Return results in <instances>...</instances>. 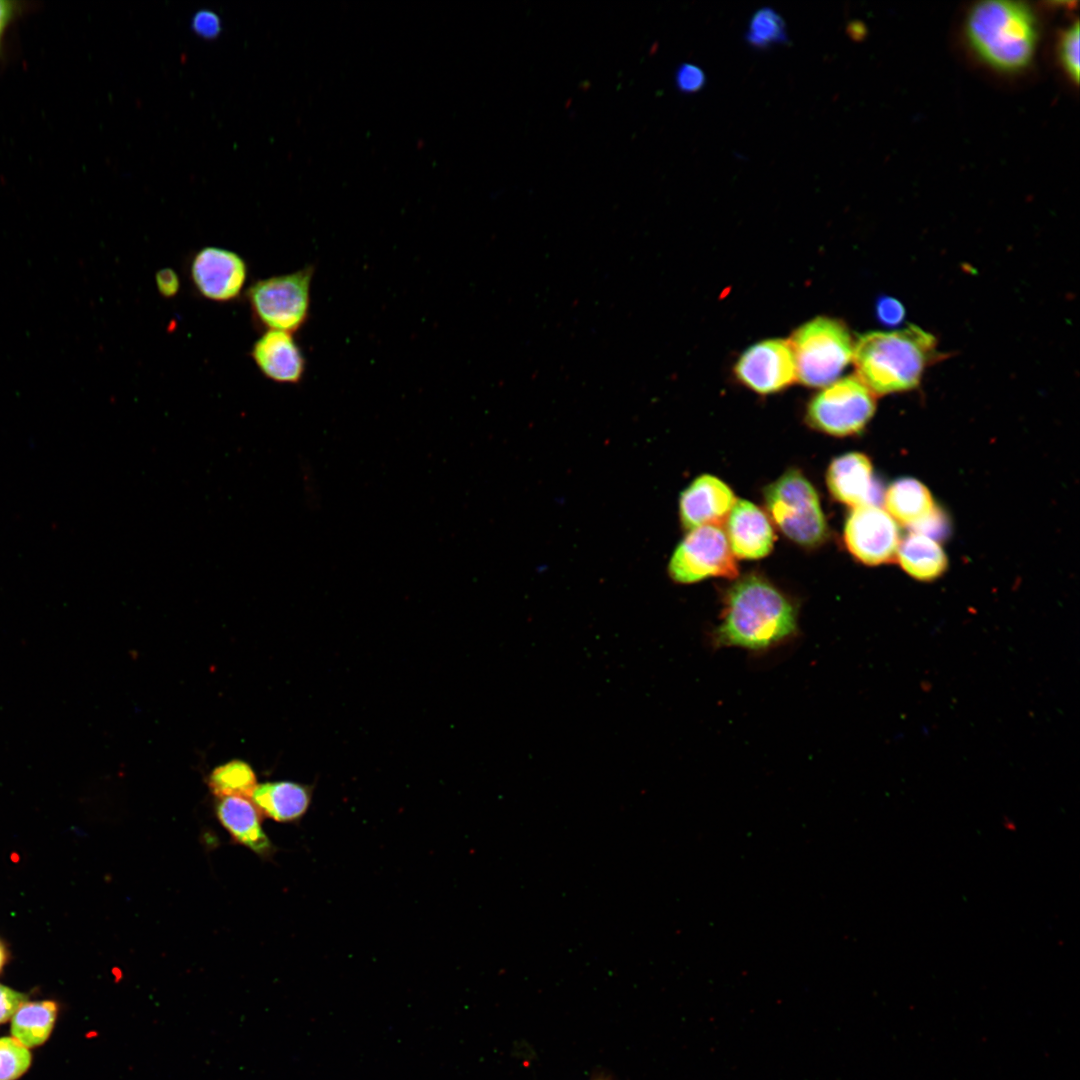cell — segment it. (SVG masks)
Masks as SVG:
<instances>
[{"label": "cell", "instance_id": "cell-1", "mask_svg": "<svg viewBox=\"0 0 1080 1080\" xmlns=\"http://www.w3.org/2000/svg\"><path fill=\"white\" fill-rule=\"evenodd\" d=\"M796 632L793 602L767 579L750 574L727 590L721 622L711 640L716 648L761 651L791 639Z\"/></svg>", "mask_w": 1080, "mask_h": 1080}, {"label": "cell", "instance_id": "cell-2", "mask_svg": "<svg viewBox=\"0 0 1080 1080\" xmlns=\"http://www.w3.org/2000/svg\"><path fill=\"white\" fill-rule=\"evenodd\" d=\"M936 353V339L919 327L869 332L854 345L857 377L875 395L915 388Z\"/></svg>", "mask_w": 1080, "mask_h": 1080}, {"label": "cell", "instance_id": "cell-3", "mask_svg": "<svg viewBox=\"0 0 1080 1080\" xmlns=\"http://www.w3.org/2000/svg\"><path fill=\"white\" fill-rule=\"evenodd\" d=\"M965 27L977 55L992 67L1013 72L1031 62L1037 43V22L1024 3L977 2L968 12Z\"/></svg>", "mask_w": 1080, "mask_h": 1080}, {"label": "cell", "instance_id": "cell-4", "mask_svg": "<svg viewBox=\"0 0 1080 1080\" xmlns=\"http://www.w3.org/2000/svg\"><path fill=\"white\" fill-rule=\"evenodd\" d=\"M789 343L797 379L809 387H825L836 381L853 358L854 345L847 327L828 317L804 323Z\"/></svg>", "mask_w": 1080, "mask_h": 1080}, {"label": "cell", "instance_id": "cell-5", "mask_svg": "<svg viewBox=\"0 0 1080 1080\" xmlns=\"http://www.w3.org/2000/svg\"><path fill=\"white\" fill-rule=\"evenodd\" d=\"M764 497L771 519L793 542L815 547L825 540L827 524L818 495L800 471H786L765 489Z\"/></svg>", "mask_w": 1080, "mask_h": 1080}, {"label": "cell", "instance_id": "cell-6", "mask_svg": "<svg viewBox=\"0 0 1080 1080\" xmlns=\"http://www.w3.org/2000/svg\"><path fill=\"white\" fill-rule=\"evenodd\" d=\"M314 267L254 282L246 297L256 322L266 330L295 333L308 321Z\"/></svg>", "mask_w": 1080, "mask_h": 1080}, {"label": "cell", "instance_id": "cell-7", "mask_svg": "<svg viewBox=\"0 0 1080 1080\" xmlns=\"http://www.w3.org/2000/svg\"><path fill=\"white\" fill-rule=\"evenodd\" d=\"M876 409L875 394L857 376L837 379L817 393L807 407V422L834 436L860 432Z\"/></svg>", "mask_w": 1080, "mask_h": 1080}, {"label": "cell", "instance_id": "cell-8", "mask_svg": "<svg viewBox=\"0 0 1080 1080\" xmlns=\"http://www.w3.org/2000/svg\"><path fill=\"white\" fill-rule=\"evenodd\" d=\"M671 578L690 584L709 577L735 578L738 567L726 534L719 526L692 529L675 549L669 562Z\"/></svg>", "mask_w": 1080, "mask_h": 1080}, {"label": "cell", "instance_id": "cell-9", "mask_svg": "<svg viewBox=\"0 0 1080 1080\" xmlns=\"http://www.w3.org/2000/svg\"><path fill=\"white\" fill-rule=\"evenodd\" d=\"M844 541L849 552L867 565L887 563L896 557L900 534L895 520L879 505L855 507L847 517Z\"/></svg>", "mask_w": 1080, "mask_h": 1080}, {"label": "cell", "instance_id": "cell-10", "mask_svg": "<svg viewBox=\"0 0 1080 1080\" xmlns=\"http://www.w3.org/2000/svg\"><path fill=\"white\" fill-rule=\"evenodd\" d=\"M734 374L739 382L760 394L785 389L797 379L789 341L767 339L751 345L738 358Z\"/></svg>", "mask_w": 1080, "mask_h": 1080}, {"label": "cell", "instance_id": "cell-11", "mask_svg": "<svg viewBox=\"0 0 1080 1080\" xmlns=\"http://www.w3.org/2000/svg\"><path fill=\"white\" fill-rule=\"evenodd\" d=\"M248 268L236 252L220 247L198 250L190 263L193 286L204 298L216 302L236 299L245 286Z\"/></svg>", "mask_w": 1080, "mask_h": 1080}, {"label": "cell", "instance_id": "cell-12", "mask_svg": "<svg viewBox=\"0 0 1080 1080\" xmlns=\"http://www.w3.org/2000/svg\"><path fill=\"white\" fill-rule=\"evenodd\" d=\"M732 490L719 478L701 475L680 497V518L686 529L720 526L736 503Z\"/></svg>", "mask_w": 1080, "mask_h": 1080}, {"label": "cell", "instance_id": "cell-13", "mask_svg": "<svg viewBox=\"0 0 1080 1080\" xmlns=\"http://www.w3.org/2000/svg\"><path fill=\"white\" fill-rule=\"evenodd\" d=\"M250 356L259 371L281 384H297L304 376L306 359L292 333L266 330L254 342Z\"/></svg>", "mask_w": 1080, "mask_h": 1080}, {"label": "cell", "instance_id": "cell-14", "mask_svg": "<svg viewBox=\"0 0 1080 1080\" xmlns=\"http://www.w3.org/2000/svg\"><path fill=\"white\" fill-rule=\"evenodd\" d=\"M826 481L835 499L852 508L878 505L882 496L869 458L859 452L841 455L831 462Z\"/></svg>", "mask_w": 1080, "mask_h": 1080}, {"label": "cell", "instance_id": "cell-15", "mask_svg": "<svg viewBox=\"0 0 1080 1080\" xmlns=\"http://www.w3.org/2000/svg\"><path fill=\"white\" fill-rule=\"evenodd\" d=\"M727 540L734 556L760 559L770 553L774 532L767 515L754 503L738 500L727 518Z\"/></svg>", "mask_w": 1080, "mask_h": 1080}, {"label": "cell", "instance_id": "cell-16", "mask_svg": "<svg viewBox=\"0 0 1080 1080\" xmlns=\"http://www.w3.org/2000/svg\"><path fill=\"white\" fill-rule=\"evenodd\" d=\"M216 815L231 837L261 857L273 853V845L261 826L260 812L251 800L240 796L219 798Z\"/></svg>", "mask_w": 1080, "mask_h": 1080}, {"label": "cell", "instance_id": "cell-17", "mask_svg": "<svg viewBox=\"0 0 1080 1080\" xmlns=\"http://www.w3.org/2000/svg\"><path fill=\"white\" fill-rule=\"evenodd\" d=\"M250 798L261 815L277 822H296L310 807L312 787L293 781L265 782L256 786Z\"/></svg>", "mask_w": 1080, "mask_h": 1080}, {"label": "cell", "instance_id": "cell-18", "mask_svg": "<svg viewBox=\"0 0 1080 1080\" xmlns=\"http://www.w3.org/2000/svg\"><path fill=\"white\" fill-rule=\"evenodd\" d=\"M886 511L899 523L919 528L924 527L935 517L936 507L928 488L913 478H903L893 482L884 495Z\"/></svg>", "mask_w": 1080, "mask_h": 1080}, {"label": "cell", "instance_id": "cell-19", "mask_svg": "<svg viewBox=\"0 0 1080 1080\" xmlns=\"http://www.w3.org/2000/svg\"><path fill=\"white\" fill-rule=\"evenodd\" d=\"M896 556L904 571L921 581L941 576L947 567V557L940 544L918 532L900 541Z\"/></svg>", "mask_w": 1080, "mask_h": 1080}, {"label": "cell", "instance_id": "cell-20", "mask_svg": "<svg viewBox=\"0 0 1080 1080\" xmlns=\"http://www.w3.org/2000/svg\"><path fill=\"white\" fill-rule=\"evenodd\" d=\"M54 1001L24 1002L11 1018V1034L27 1048L44 1044L50 1037L57 1018Z\"/></svg>", "mask_w": 1080, "mask_h": 1080}, {"label": "cell", "instance_id": "cell-21", "mask_svg": "<svg viewBox=\"0 0 1080 1080\" xmlns=\"http://www.w3.org/2000/svg\"><path fill=\"white\" fill-rule=\"evenodd\" d=\"M208 786L216 797H250L257 786L252 767L242 760H231L214 768Z\"/></svg>", "mask_w": 1080, "mask_h": 1080}, {"label": "cell", "instance_id": "cell-22", "mask_svg": "<svg viewBox=\"0 0 1080 1080\" xmlns=\"http://www.w3.org/2000/svg\"><path fill=\"white\" fill-rule=\"evenodd\" d=\"M744 39L755 49H768L789 42L784 18L772 7L757 9L750 17Z\"/></svg>", "mask_w": 1080, "mask_h": 1080}, {"label": "cell", "instance_id": "cell-23", "mask_svg": "<svg viewBox=\"0 0 1080 1080\" xmlns=\"http://www.w3.org/2000/svg\"><path fill=\"white\" fill-rule=\"evenodd\" d=\"M32 1055L13 1037L0 1038V1080H17L31 1066Z\"/></svg>", "mask_w": 1080, "mask_h": 1080}, {"label": "cell", "instance_id": "cell-24", "mask_svg": "<svg viewBox=\"0 0 1080 1080\" xmlns=\"http://www.w3.org/2000/svg\"><path fill=\"white\" fill-rule=\"evenodd\" d=\"M1079 34V24L1076 21L1065 29L1059 42L1061 62L1074 81L1079 79Z\"/></svg>", "mask_w": 1080, "mask_h": 1080}, {"label": "cell", "instance_id": "cell-25", "mask_svg": "<svg viewBox=\"0 0 1080 1080\" xmlns=\"http://www.w3.org/2000/svg\"><path fill=\"white\" fill-rule=\"evenodd\" d=\"M704 70L693 63H682L675 71V85L682 93H695L706 85Z\"/></svg>", "mask_w": 1080, "mask_h": 1080}, {"label": "cell", "instance_id": "cell-26", "mask_svg": "<svg viewBox=\"0 0 1080 1080\" xmlns=\"http://www.w3.org/2000/svg\"><path fill=\"white\" fill-rule=\"evenodd\" d=\"M192 30L204 39H214L221 31L219 16L208 9L197 11L191 22Z\"/></svg>", "mask_w": 1080, "mask_h": 1080}, {"label": "cell", "instance_id": "cell-27", "mask_svg": "<svg viewBox=\"0 0 1080 1080\" xmlns=\"http://www.w3.org/2000/svg\"><path fill=\"white\" fill-rule=\"evenodd\" d=\"M27 1001V996L0 984V1024L10 1020L17 1009Z\"/></svg>", "mask_w": 1080, "mask_h": 1080}, {"label": "cell", "instance_id": "cell-28", "mask_svg": "<svg viewBox=\"0 0 1080 1080\" xmlns=\"http://www.w3.org/2000/svg\"><path fill=\"white\" fill-rule=\"evenodd\" d=\"M878 319L886 325L899 323L904 316V308L897 300L885 297L881 298L876 307Z\"/></svg>", "mask_w": 1080, "mask_h": 1080}, {"label": "cell", "instance_id": "cell-29", "mask_svg": "<svg viewBox=\"0 0 1080 1080\" xmlns=\"http://www.w3.org/2000/svg\"><path fill=\"white\" fill-rule=\"evenodd\" d=\"M155 283L158 292L165 298H172L177 295L180 289V279L178 274L171 268H163L157 271L155 275Z\"/></svg>", "mask_w": 1080, "mask_h": 1080}, {"label": "cell", "instance_id": "cell-30", "mask_svg": "<svg viewBox=\"0 0 1080 1080\" xmlns=\"http://www.w3.org/2000/svg\"><path fill=\"white\" fill-rule=\"evenodd\" d=\"M16 3L13 1L0 0V45L4 30L14 15Z\"/></svg>", "mask_w": 1080, "mask_h": 1080}, {"label": "cell", "instance_id": "cell-31", "mask_svg": "<svg viewBox=\"0 0 1080 1080\" xmlns=\"http://www.w3.org/2000/svg\"><path fill=\"white\" fill-rule=\"evenodd\" d=\"M6 961H7V951H6L5 946L3 945V943L0 941V972L2 971Z\"/></svg>", "mask_w": 1080, "mask_h": 1080}]
</instances>
